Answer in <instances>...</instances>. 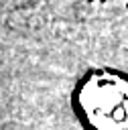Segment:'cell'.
Returning <instances> with one entry per match:
<instances>
[{
	"label": "cell",
	"mask_w": 128,
	"mask_h": 130,
	"mask_svg": "<svg viewBox=\"0 0 128 130\" xmlns=\"http://www.w3.org/2000/svg\"><path fill=\"white\" fill-rule=\"evenodd\" d=\"M87 122L98 130H128V83L112 75L87 79L79 93Z\"/></svg>",
	"instance_id": "1"
}]
</instances>
